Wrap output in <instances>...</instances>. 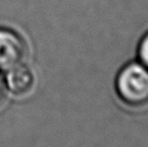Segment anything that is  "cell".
<instances>
[{
  "label": "cell",
  "instance_id": "3957f363",
  "mask_svg": "<svg viewBox=\"0 0 148 147\" xmlns=\"http://www.w3.org/2000/svg\"><path fill=\"white\" fill-rule=\"evenodd\" d=\"M5 86L15 95H24L32 90L35 78L32 70L24 64L8 70L5 76Z\"/></svg>",
  "mask_w": 148,
  "mask_h": 147
},
{
  "label": "cell",
  "instance_id": "5b68a950",
  "mask_svg": "<svg viewBox=\"0 0 148 147\" xmlns=\"http://www.w3.org/2000/svg\"><path fill=\"white\" fill-rule=\"evenodd\" d=\"M5 88H7V86H5L4 78L0 74V104L3 102L4 98H5Z\"/></svg>",
  "mask_w": 148,
  "mask_h": 147
},
{
  "label": "cell",
  "instance_id": "277c9868",
  "mask_svg": "<svg viewBox=\"0 0 148 147\" xmlns=\"http://www.w3.org/2000/svg\"><path fill=\"white\" fill-rule=\"evenodd\" d=\"M137 55L140 63L148 68V32L140 39L137 49Z\"/></svg>",
  "mask_w": 148,
  "mask_h": 147
},
{
  "label": "cell",
  "instance_id": "6da1fadb",
  "mask_svg": "<svg viewBox=\"0 0 148 147\" xmlns=\"http://www.w3.org/2000/svg\"><path fill=\"white\" fill-rule=\"evenodd\" d=\"M116 92L129 106L148 105V68L140 62H130L116 77Z\"/></svg>",
  "mask_w": 148,
  "mask_h": 147
},
{
  "label": "cell",
  "instance_id": "7a4b0ae2",
  "mask_svg": "<svg viewBox=\"0 0 148 147\" xmlns=\"http://www.w3.org/2000/svg\"><path fill=\"white\" fill-rule=\"evenodd\" d=\"M27 45L13 29L0 27V70L8 71L23 64L27 57Z\"/></svg>",
  "mask_w": 148,
  "mask_h": 147
}]
</instances>
